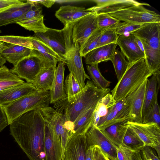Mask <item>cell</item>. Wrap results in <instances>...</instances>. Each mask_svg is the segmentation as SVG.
<instances>
[{
	"label": "cell",
	"instance_id": "6da1fadb",
	"mask_svg": "<svg viewBox=\"0 0 160 160\" xmlns=\"http://www.w3.org/2000/svg\"><path fill=\"white\" fill-rule=\"evenodd\" d=\"M9 126L10 134L30 160H46L45 120L39 108L22 114Z\"/></svg>",
	"mask_w": 160,
	"mask_h": 160
},
{
	"label": "cell",
	"instance_id": "7a4b0ae2",
	"mask_svg": "<svg viewBox=\"0 0 160 160\" xmlns=\"http://www.w3.org/2000/svg\"><path fill=\"white\" fill-rule=\"evenodd\" d=\"M110 91V89L97 88L91 80L78 94L69 98L67 95L54 103L56 110L63 113L70 125L82 113L87 110L95 108L98 101Z\"/></svg>",
	"mask_w": 160,
	"mask_h": 160
},
{
	"label": "cell",
	"instance_id": "3957f363",
	"mask_svg": "<svg viewBox=\"0 0 160 160\" xmlns=\"http://www.w3.org/2000/svg\"><path fill=\"white\" fill-rule=\"evenodd\" d=\"M153 73L148 68L145 58L129 64L125 73L111 91L116 102L134 92Z\"/></svg>",
	"mask_w": 160,
	"mask_h": 160
},
{
	"label": "cell",
	"instance_id": "277c9868",
	"mask_svg": "<svg viewBox=\"0 0 160 160\" xmlns=\"http://www.w3.org/2000/svg\"><path fill=\"white\" fill-rule=\"evenodd\" d=\"M49 91L40 92H37L2 106V107L9 125L22 114L40 108L49 106Z\"/></svg>",
	"mask_w": 160,
	"mask_h": 160
},
{
	"label": "cell",
	"instance_id": "5b68a950",
	"mask_svg": "<svg viewBox=\"0 0 160 160\" xmlns=\"http://www.w3.org/2000/svg\"><path fill=\"white\" fill-rule=\"evenodd\" d=\"M72 27L69 26L64 30L66 48L65 59L70 72L78 83L81 89L85 86L86 79L91 80L86 73L83 67L79 51L80 46L77 42H73L72 38Z\"/></svg>",
	"mask_w": 160,
	"mask_h": 160
},
{
	"label": "cell",
	"instance_id": "8992f818",
	"mask_svg": "<svg viewBox=\"0 0 160 160\" xmlns=\"http://www.w3.org/2000/svg\"><path fill=\"white\" fill-rule=\"evenodd\" d=\"M56 65L33 50L30 55L20 61L10 70L20 78L33 84L42 69L50 66L56 67Z\"/></svg>",
	"mask_w": 160,
	"mask_h": 160
},
{
	"label": "cell",
	"instance_id": "52a82bcc",
	"mask_svg": "<svg viewBox=\"0 0 160 160\" xmlns=\"http://www.w3.org/2000/svg\"><path fill=\"white\" fill-rule=\"evenodd\" d=\"M143 6L137 5L109 14L120 22L140 24L152 22H160L159 14L146 9Z\"/></svg>",
	"mask_w": 160,
	"mask_h": 160
},
{
	"label": "cell",
	"instance_id": "ba28073f",
	"mask_svg": "<svg viewBox=\"0 0 160 160\" xmlns=\"http://www.w3.org/2000/svg\"><path fill=\"white\" fill-rule=\"evenodd\" d=\"M39 109L44 120L52 126L61 142L63 160L65 148L70 140V131L66 124V117L62 112L57 110L51 107H41Z\"/></svg>",
	"mask_w": 160,
	"mask_h": 160
},
{
	"label": "cell",
	"instance_id": "9c48e42d",
	"mask_svg": "<svg viewBox=\"0 0 160 160\" xmlns=\"http://www.w3.org/2000/svg\"><path fill=\"white\" fill-rule=\"evenodd\" d=\"M135 91L117 102L106 115L100 119L96 127L103 130L114 124L128 121L130 105Z\"/></svg>",
	"mask_w": 160,
	"mask_h": 160
},
{
	"label": "cell",
	"instance_id": "30bf717a",
	"mask_svg": "<svg viewBox=\"0 0 160 160\" xmlns=\"http://www.w3.org/2000/svg\"><path fill=\"white\" fill-rule=\"evenodd\" d=\"M125 124L132 129L144 142L145 146L154 148L160 158V127L152 122L138 123L127 121Z\"/></svg>",
	"mask_w": 160,
	"mask_h": 160
},
{
	"label": "cell",
	"instance_id": "8fae6325",
	"mask_svg": "<svg viewBox=\"0 0 160 160\" xmlns=\"http://www.w3.org/2000/svg\"><path fill=\"white\" fill-rule=\"evenodd\" d=\"M88 147L97 146L104 155L110 160H117V150L118 147L111 140L102 130L92 125L85 134Z\"/></svg>",
	"mask_w": 160,
	"mask_h": 160
},
{
	"label": "cell",
	"instance_id": "7c38bea8",
	"mask_svg": "<svg viewBox=\"0 0 160 160\" xmlns=\"http://www.w3.org/2000/svg\"><path fill=\"white\" fill-rule=\"evenodd\" d=\"M98 14L92 12L73 22L72 38L73 42L82 46L88 38L97 28Z\"/></svg>",
	"mask_w": 160,
	"mask_h": 160
},
{
	"label": "cell",
	"instance_id": "4fadbf2b",
	"mask_svg": "<svg viewBox=\"0 0 160 160\" xmlns=\"http://www.w3.org/2000/svg\"><path fill=\"white\" fill-rule=\"evenodd\" d=\"M33 36L44 42L66 60V51L63 29L59 30L48 28L45 32L35 33Z\"/></svg>",
	"mask_w": 160,
	"mask_h": 160
},
{
	"label": "cell",
	"instance_id": "5bb4252c",
	"mask_svg": "<svg viewBox=\"0 0 160 160\" xmlns=\"http://www.w3.org/2000/svg\"><path fill=\"white\" fill-rule=\"evenodd\" d=\"M131 33L150 47L160 49V22L144 24L140 28Z\"/></svg>",
	"mask_w": 160,
	"mask_h": 160
},
{
	"label": "cell",
	"instance_id": "9a60e30c",
	"mask_svg": "<svg viewBox=\"0 0 160 160\" xmlns=\"http://www.w3.org/2000/svg\"><path fill=\"white\" fill-rule=\"evenodd\" d=\"M45 151L46 160H62V148L61 142L52 127L45 120Z\"/></svg>",
	"mask_w": 160,
	"mask_h": 160
},
{
	"label": "cell",
	"instance_id": "2e32d148",
	"mask_svg": "<svg viewBox=\"0 0 160 160\" xmlns=\"http://www.w3.org/2000/svg\"><path fill=\"white\" fill-rule=\"evenodd\" d=\"M160 72L153 73L147 80L142 113V123L146 119L155 102L160 88Z\"/></svg>",
	"mask_w": 160,
	"mask_h": 160
},
{
	"label": "cell",
	"instance_id": "e0dca14e",
	"mask_svg": "<svg viewBox=\"0 0 160 160\" xmlns=\"http://www.w3.org/2000/svg\"><path fill=\"white\" fill-rule=\"evenodd\" d=\"M38 91L32 83L24 82L0 91V105H4Z\"/></svg>",
	"mask_w": 160,
	"mask_h": 160
},
{
	"label": "cell",
	"instance_id": "ac0fdd59",
	"mask_svg": "<svg viewBox=\"0 0 160 160\" xmlns=\"http://www.w3.org/2000/svg\"><path fill=\"white\" fill-rule=\"evenodd\" d=\"M135 38L132 33L118 35L117 43L127 58L129 63L145 58L144 52L137 44Z\"/></svg>",
	"mask_w": 160,
	"mask_h": 160
},
{
	"label": "cell",
	"instance_id": "d6986e66",
	"mask_svg": "<svg viewBox=\"0 0 160 160\" xmlns=\"http://www.w3.org/2000/svg\"><path fill=\"white\" fill-rule=\"evenodd\" d=\"M88 148L85 134L73 137L67 144L63 160H85Z\"/></svg>",
	"mask_w": 160,
	"mask_h": 160
},
{
	"label": "cell",
	"instance_id": "ffe728a7",
	"mask_svg": "<svg viewBox=\"0 0 160 160\" xmlns=\"http://www.w3.org/2000/svg\"><path fill=\"white\" fill-rule=\"evenodd\" d=\"M31 0L10 6L0 12V27L9 24L16 23L19 19L28 10L33 4Z\"/></svg>",
	"mask_w": 160,
	"mask_h": 160
},
{
	"label": "cell",
	"instance_id": "44dd1931",
	"mask_svg": "<svg viewBox=\"0 0 160 160\" xmlns=\"http://www.w3.org/2000/svg\"><path fill=\"white\" fill-rule=\"evenodd\" d=\"M64 64L62 62H59L56 68L53 82L49 91L51 103H54L66 96L64 86Z\"/></svg>",
	"mask_w": 160,
	"mask_h": 160
},
{
	"label": "cell",
	"instance_id": "7402d4cb",
	"mask_svg": "<svg viewBox=\"0 0 160 160\" xmlns=\"http://www.w3.org/2000/svg\"><path fill=\"white\" fill-rule=\"evenodd\" d=\"M148 79L145 80L135 91L130 105L129 121L142 123V110Z\"/></svg>",
	"mask_w": 160,
	"mask_h": 160
},
{
	"label": "cell",
	"instance_id": "603a6c76",
	"mask_svg": "<svg viewBox=\"0 0 160 160\" xmlns=\"http://www.w3.org/2000/svg\"><path fill=\"white\" fill-rule=\"evenodd\" d=\"M91 12L84 7L68 5L61 6L56 12L55 16L64 26L68 23L74 22Z\"/></svg>",
	"mask_w": 160,
	"mask_h": 160
},
{
	"label": "cell",
	"instance_id": "cb8c5ba5",
	"mask_svg": "<svg viewBox=\"0 0 160 160\" xmlns=\"http://www.w3.org/2000/svg\"><path fill=\"white\" fill-rule=\"evenodd\" d=\"M138 5L150 6L148 3H140L133 0H107L106 4L102 7L94 6L88 9L90 12H96L98 14L110 13Z\"/></svg>",
	"mask_w": 160,
	"mask_h": 160
},
{
	"label": "cell",
	"instance_id": "d4e9b609",
	"mask_svg": "<svg viewBox=\"0 0 160 160\" xmlns=\"http://www.w3.org/2000/svg\"><path fill=\"white\" fill-rule=\"evenodd\" d=\"M117 45V43H112L94 49L85 57V63L87 65L98 64L111 60Z\"/></svg>",
	"mask_w": 160,
	"mask_h": 160
},
{
	"label": "cell",
	"instance_id": "484cf974",
	"mask_svg": "<svg viewBox=\"0 0 160 160\" xmlns=\"http://www.w3.org/2000/svg\"><path fill=\"white\" fill-rule=\"evenodd\" d=\"M95 108L86 111L72 123L70 139L75 136L85 134L93 125Z\"/></svg>",
	"mask_w": 160,
	"mask_h": 160
},
{
	"label": "cell",
	"instance_id": "4316f807",
	"mask_svg": "<svg viewBox=\"0 0 160 160\" xmlns=\"http://www.w3.org/2000/svg\"><path fill=\"white\" fill-rule=\"evenodd\" d=\"M33 50L26 47L9 44H6L1 54L6 61L15 66L21 60L30 55Z\"/></svg>",
	"mask_w": 160,
	"mask_h": 160
},
{
	"label": "cell",
	"instance_id": "83f0119b",
	"mask_svg": "<svg viewBox=\"0 0 160 160\" xmlns=\"http://www.w3.org/2000/svg\"><path fill=\"white\" fill-rule=\"evenodd\" d=\"M56 67L50 66L42 69L33 83L38 92L49 91L53 82Z\"/></svg>",
	"mask_w": 160,
	"mask_h": 160
},
{
	"label": "cell",
	"instance_id": "f1b7e54d",
	"mask_svg": "<svg viewBox=\"0 0 160 160\" xmlns=\"http://www.w3.org/2000/svg\"><path fill=\"white\" fill-rule=\"evenodd\" d=\"M33 49L41 53L51 62L57 64L58 62L66 63V61L57 53L50 46L39 39L30 36Z\"/></svg>",
	"mask_w": 160,
	"mask_h": 160
},
{
	"label": "cell",
	"instance_id": "f546056e",
	"mask_svg": "<svg viewBox=\"0 0 160 160\" xmlns=\"http://www.w3.org/2000/svg\"><path fill=\"white\" fill-rule=\"evenodd\" d=\"M111 94L108 93L98 102L94 110L93 125L96 127L100 119L105 116L116 103Z\"/></svg>",
	"mask_w": 160,
	"mask_h": 160
},
{
	"label": "cell",
	"instance_id": "4dcf8cb0",
	"mask_svg": "<svg viewBox=\"0 0 160 160\" xmlns=\"http://www.w3.org/2000/svg\"><path fill=\"white\" fill-rule=\"evenodd\" d=\"M127 122L114 124L102 130L104 134L118 147L122 144L128 128V127L125 124Z\"/></svg>",
	"mask_w": 160,
	"mask_h": 160
},
{
	"label": "cell",
	"instance_id": "1f68e13d",
	"mask_svg": "<svg viewBox=\"0 0 160 160\" xmlns=\"http://www.w3.org/2000/svg\"><path fill=\"white\" fill-rule=\"evenodd\" d=\"M25 82L6 66L0 68V91Z\"/></svg>",
	"mask_w": 160,
	"mask_h": 160
},
{
	"label": "cell",
	"instance_id": "d6a6232c",
	"mask_svg": "<svg viewBox=\"0 0 160 160\" xmlns=\"http://www.w3.org/2000/svg\"><path fill=\"white\" fill-rule=\"evenodd\" d=\"M142 44L145 58L148 68L153 73L160 72V49H154Z\"/></svg>",
	"mask_w": 160,
	"mask_h": 160
},
{
	"label": "cell",
	"instance_id": "836d02e7",
	"mask_svg": "<svg viewBox=\"0 0 160 160\" xmlns=\"http://www.w3.org/2000/svg\"><path fill=\"white\" fill-rule=\"evenodd\" d=\"M128 127L121 145L135 152L141 151L145 147L144 142L132 129Z\"/></svg>",
	"mask_w": 160,
	"mask_h": 160
},
{
	"label": "cell",
	"instance_id": "e575fe53",
	"mask_svg": "<svg viewBox=\"0 0 160 160\" xmlns=\"http://www.w3.org/2000/svg\"><path fill=\"white\" fill-rule=\"evenodd\" d=\"M87 68L90 78L97 88L104 89L108 88L111 82L106 80L102 75L98 64L87 65Z\"/></svg>",
	"mask_w": 160,
	"mask_h": 160
},
{
	"label": "cell",
	"instance_id": "d590c367",
	"mask_svg": "<svg viewBox=\"0 0 160 160\" xmlns=\"http://www.w3.org/2000/svg\"><path fill=\"white\" fill-rule=\"evenodd\" d=\"M110 61L113 64L118 82L125 73L129 63L126 60L123 53L118 49L115 50Z\"/></svg>",
	"mask_w": 160,
	"mask_h": 160
},
{
	"label": "cell",
	"instance_id": "8d00e7d4",
	"mask_svg": "<svg viewBox=\"0 0 160 160\" xmlns=\"http://www.w3.org/2000/svg\"><path fill=\"white\" fill-rule=\"evenodd\" d=\"M106 28H97L80 46L79 52L82 57H85L89 52L96 48L102 34Z\"/></svg>",
	"mask_w": 160,
	"mask_h": 160
},
{
	"label": "cell",
	"instance_id": "74e56055",
	"mask_svg": "<svg viewBox=\"0 0 160 160\" xmlns=\"http://www.w3.org/2000/svg\"><path fill=\"white\" fill-rule=\"evenodd\" d=\"M44 16H41L26 21L18 22L16 23L20 25L25 29L32 31L35 33L44 32L46 31L48 28L44 23Z\"/></svg>",
	"mask_w": 160,
	"mask_h": 160
},
{
	"label": "cell",
	"instance_id": "f35d334b",
	"mask_svg": "<svg viewBox=\"0 0 160 160\" xmlns=\"http://www.w3.org/2000/svg\"><path fill=\"white\" fill-rule=\"evenodd\" d=\"M0 40L5 43L22 46L34 50L30 36H0Z\"/></svg>",
	"mask_w": 160,
	"mask_h": 160
},
{
	"label": "cell",
	"instance_id": "ab89813d",
	"mask_svg": "<svg viewBox=\"0 0 160 160\" xmlns=\"http://www.w3.org/2000/svg\"><path fill=\"white\" fill-rule=\"evenodd\" d=\"M64 86L65 92L68 98L78 94L82 90L77 81L70 73L66 78Z\"/></svg>",
	"mask_w": 160,
	"mask_h": 160
},
{
	"label": "cell",
	"instance_id": "60d3db41",
	"mask_svg": "<svg viewBox=\"0 0 160 160\" xmlns=\"http://www.w3.org/2000/svg\"><path fill=\"white\" fill-rule=\"evenodd\" d=\"M118 35L111 28H106L102 34L96 48L112 43H117Z\"/></svg>",
	"mask_w": 160,
	"mask_h": 160
},
{
	"label": "cell",
	"instance_id": "b9f144b4",
	"mask_svg": "<svg viewBox=\"0 0 160 160\" xmlns=\"http://www.w3.org/2000/svg\"><path fill=\"white\" fill-rule=\"evenodd\" d=\"M143 24L120 22L110 27L114 29L118 35H120L131 33L141 28Z\"/></svg>",
	"mask_w": 160,
	"mask_h": 160
},
{
	"label": "cell",
	"instance_id": "7bdbcfd3",
	"mask_svg": "<svg viewBox=\"0 0 160 160\" xmlns=\"http://www.w3.org/2000/svg\"><path fill=\"white\" fill-rule=\"evenodd\" d=\"M120 22V21L111 16L109 13L98 14L97 23L98 28H108Z\"/></svg>",
	"mask_w": 160,
	"mask_h": 160
},
{
	"label": "cell",
	"instance_id": "ee69618b",
	"mask_svg": "<svg viewBox=\"0 0 160 160\" xmlns=\"http://www.w3.org/2000/svg\"><path fill=\"white\" fill-rule=\"evenodd\" d=\"M33 2V4L31 8L19 19L18 22L26 21L39 17L42 15V8L38 3L34 2Z\"/></svg>",
	"mask_w": 160,
	"mask_h": 160
},
{
	"label": "cell",
	"instance_id": "f6af8a7d",
	"mask_svg": "<svg viewBox=\"0 0 160 160\" xmlns=\"http://www.w3.org/2000/svg\"><path fill=\"white\" fill-rule=\"evenodd\" d=\"M152 122L160 126V109L158 100L155 102L145 121V123Z\"/></svg>",
	"mask_w": 160,
	"mask_h": 160
},
{
	"label": "cell",
	"instance_id": "bcb514c9",
	"mask_svg": "<svg viewBox=\"0 0 160 160\" xmlns=\"http://www.w3.org/2000/svg\"><path fill=\"white\" fill-rule=\"evenodd\" d=\"M135 152L122 145H120L117 150V160H132Z\"/></svg>",
	"mask_w": 160,
	"mask_h": 160
},
{
	"label": "cell",
	"instance_id": "7dc6e473",
	"mask_svg": "<svg viewBox=\"0 0 160 160\" xmlns=\"http://www.w3.org/2000/svg\"><path fill=\"white\" fill-rule=\"evenodd\" d=\"M141 152L144 160H159L157 153L150 147L145 146Z\"/></svg>",
	"mask_w": 160,
	"mask_h": 160
},
{
	"label": "cell",
	"instance_id": "c3c4849f",
	"mask_svg": "<svg viewBox=\"0 0 160 160\" xmlns=\"http://www.w3.org/2000/svg\"><path fill=\"white\" fill-rule=\"evenodd\" d=\"M9 125L6 113L2 106L0 105V132Z\"/></svg>",
	"mask_w": 160,
	"mask_h": 160
},
{
	"label": "cell",
	"instance_id": "681fc988",
	"mask_svg": "<svg viewBox=\"0 0 160 160\" xmlns=\"http://www.w3.org/2000/svg\"><path fill=\"white\" fill-rule=\"evenodd\" d=\"M95 146H92L88 148L85 160H93Z\"/></svg>",
	"mask_w": 160,
	"mask_h": 160
},
{
	"label": "cell",
	"instance_id": "f907efd6",
	"mask_svg": "<svg viewBox=\"0 0 160 160\" xmlns=\"http://www.w3.org/2000/svg\"><path fill=\"white\" fill-rule=\"evenodd\" d=\"M32 1L41 4L47 8H51L55 3V0H32Z\"/></svg>",
	"mask_w": 160,
	"mask_h": 160
},
{
	"label": "cell",
	"instance_id": "816d5d0a",
	"mask_svg": "<svg viewBox=\"0 0 160 160\" xmlns=\"http://www.w3.org/2000/svg\"><path fill=\"white\" fill-rule=\"evenodd\" d=\"M23 2L18 0H14V1L10 3L0 4V12H1L8 8L10 6L13 5L21 3Z\"/></svg>",
	"mask_w": 160,
	"mask_h": 160
},
{
	"label": "cell",
	"instance_id": "f5cc1de1",
	"mask_svg": "<svg viewBox=\"0 0 160 160\" xmlns=\"http://www.w3.org/2000/svg\"><path fill=\"white\" fill-rule=\"evenodd\" d=\"M132 160H144L141 151L135 152L132 156Z\"/></svg>",
	"mask_w": 160,
	"mask_h": 160
},
{
	"label": "cell",
	"instance_id": "db71d44e",
	"mask_svg": "<svg viewBox=\"0 0 160 160\" xmlns=\"http://www.w3.org/2000/svg\"><path fill=\"white\" fill-rule=\"evenodd\" d=\"M136 37V36H135ZM135 40L141 49L144 52V49L142 44L141 41L138 38L136 37Z\"/></svg>",
	"mask_w": 160,
	"mask_h": 160
},
{
	"label": "cell",
	"instance_id": "11a10c76",
	"mask_svg": "<svg viewBox=\"0 0 160 160\" xmlns=\"http://www.w3.org/2000/svg\"><path fill=\"white\" fill-rule=\"evenodd\" d=\"M6 46L5 43L0 40V56H2L1 53Z\"/></svg>",
	"mask_w": 160,
	"mask_h": 160
},
{
	"label": "cell",
	"instance_id": "9f6ffc18",
	"mask_svg": "<svg viewBox=\"0 0 160 160\" xmlns=\"http://www.w3.org/2000/svg\"><path fill=\"white\" fill-rule=\"evenodd\" d=\"M6 62V60L2 56H0V68L4 65Z\"/></svg>",
	"mask_w": 160,
	"mask_h": 160
},
{
	"label": "cell",
	"instance_id": "6f0895ef",
	"mask_svg": "<svg viewBox=\"0 0 160 160\" xmlns=\"http://www.w3.org/2000/svg\"><path fill=\"white\" fill-rule=\"evenodd\" d=\"M14 1V0H0V4L9 3Z\"/></svg>",
	"mask_w": 160,
	"mask_h": 160
},
{
	"label": "cell",
	"instance_id": "680465c9",
	"mask_svg": "<svg viewBox=\"0 0 160 160\" xmlns=\"http://www.w3.org/2000/svg\"><path fill=\"white\" fill-rule=\"evenodd\" d=\"M104 160H110L108 158H106V157H105V159Z\"/></svg>",
	"mask_w": 160,
	"mask_h": 160
},
{
	"label": "cell",
	"instance_id": "91938a15",
	"mask_svg": "<svg viewBox=\"0 0 160 160\" xmlns=\"http://www.w3.org/2000/svg\"><path fill=\"white\" fill-rule=\"evenodd\" d=\"M2 32V31L0 30V33H1Z\"/></svg>",
	"mask_w": 160,
	"mask_h": 160
},
{
	"label": "cell",
	"instance_id": "94428289",
	"mask_svg": "<svg viewBox=\"0 0 160 160\" xmlns=\"http://www.w3.org/2000/svg\"><path fill=\"white\" fill-rule=\"evenodd\" d=\"M93 160H94V158H93Z\"/></svg>",
	"mask_w": 160,
	"mask_h": 160
}]
</instances>
